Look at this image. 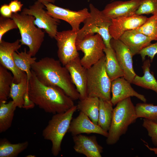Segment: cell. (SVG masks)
Masks as SVG:
<instances>
[{
  "mask_svg": "<svg viewBox=\"0 0 157 157\" xmlns=\"http://www.w3.org/2000/svg\"><path fill=\"white\" fill-rule=\"evenodd\" d=\"M113 108L112 121L108 131L106 143L109 145L116 143L120 137L127 131L129 125L138 118L135 107L131 97L118 102Z\"/></svg>",
  "mask_w": 157,
  "mask_h": 157,
  "instance_id": "obj_3",
  "label": "cell"
},
{
  "mask_svg": "<svg viewBox=\"0 0 157 157\" xmlns=\"http://www.w3.org/2000/svg\"><path fill=\"white\" fill-rule=\"evenodd\" d=\"M28 145L27 141L12 144L6 139L0 141V157H16L26 149Z\"/></svg>",
  "mask_w": 157,
  "mask_h": 157,
  "instance_id": "obj_28",
  "label": "cell"
},
{
  "mask_svg": "<svg viewBox=\"0 0 157 157\" xmlns=\"http://www.w3.org/2000/svg\"><path fill=\"white\" fill-rule=\"evenodd\" d=\"M131 83L124 77L117 78L111 81L110 101L113 106L128 97H135L144 102L147 100L143 95L140 94L132 87Z\"/></svg>",
  "mask_w": 157,
  "mask_h": 157,
  "instance_id": "obj_18",
  "label": "cell"
},
{
  "mask_svg": "<svg viewBox=\"0 0 157 157\" xmlns=\"http://www.w3.org/2000/svg\"><path fill=\"white\" fill-rule=\"evenodd\" d=\"M77 33L72 30L58 31L54 38L57 42L58 56L64 66L79 56L76 45Z\"/></svg>",
  "mask_w": 157,
  "mask_h": 157,
  "instance_id": "obj_10",
  "label": "cell"
},
{
  "mask_svg": "<svg viewBox=\"0 0 157 157\" xmlns=\"http://www.w3.org/2000/svg\"><path fill=\"white\" fill-rule=\"evenodd\" d=\"M44 5L49 14L54 18L67 22L71 26L72 30L76 32L80 30V24L83 22L90 15L87 8L75 11L59 7L52 3Z\"/></svg>",
  "mask_w": 157,
  "mask_h": 157,
  "instance_id": "obj_11",
  "label": "cell"
},
{
  "mask_svg": "<svg viewBox=\"0 0 157 157\" xmlns=\"http://www.w3.org/2000/svg\"><path fill=\"white\" fill-rule=\"evenodd\" d=\"M77 110V105H74L64 112L54 114L43 130L44 139L51 142V153L54 156H57L61 150L63 139L68 132L73 116Z\"/></svg>",
  "mask_w": 157,
  "mask_h": 157,
  "instance_id": "obj_4",
  "label": "cell"
},
{
  "mask_svg": "<svg viewBox=\"0 0 157 157\" xmlns=\"http://www.w3.org/2000/svg\"><path fill=\"white\" fill-rule=\"evenodd\" d=\"M28 81L27 76L23 78L18 83L13 82L11 86L9 97L17 107L24 108V97L28 94Z\"/></svg>",
  "mask_w": 157,
  "mask_h": 157,
  "instance_id": "obj_27",
  "label": "cell"
},
{
  "mask_svg": "<svg viewBox=\"0 0 157 157\" xmlns=\"http://www.w3.org/2000/svg\"><path fill=\"white\" fill-rule=\"evenodd\" d=\"M99 98L87 96L79 100L77 109L87 116L95 124H98L99 112Z\"/></svg>",
  "mask_w": 157,
  "mask_h": 157,
  "instance_id": "obj_21",
  "label": "cell"
},
{
  "mask_svg": "<svg viewBox=\"0 0 157 157\" xmlns=\"http://www.w3.org/2000/svg\"><path fill=\"white\" fill-rule=\"evenodd\" d=\"M142 126L147 130L148 135L151 138L153 144L157 147V124L144 118Z\"/></svg>",
  "mask_w": 157,
  "mask_h": 157,
  "instance_id": "obj_34",
  "label": "cell"
},
{
  "mask_svg": "<svg viewBox=\"0 0 157 157\" xmlns=\"http://www.w3.org/2000/svg\"><path fill=\"white\" fill-rule=\"evenodd\" d=\"M61 63L59 60L45 57L32 65L31 69L43 84L59 87L73 100L79 99V94L68 70Z\"/></svg>",
  "mask_w": 157,
  "mask_h": 157,
  "instance_id": "obj_2",
  "label": "cell"
},
{
  "mask_svg": "<svg viewBox=\"0 0 157 157\" xmlns=\"http://www.w3.org/2000/svg\"><path fill=\"white\" fill-rule=\"evenodd\" d=\"M9 5L13 13H17L21 10L23 4L18 0L12 1L9 4Z\"/></svg>",
  "mask_w": 157,
  "mask_h": 157,
  "instance_id": "obj_37",
  "label": "cell"
},
{
  "mask_svg": "<svg viewBox=\"0 0 157 157\" xmlns=\"http://www.w3.org/2000/svg\"><path fill=\"white\" fill-rule=\"evenodd\" d=\"M105 55V67L107 74L112 81L123 77L124 73L117 60L115 52L111 47L104 50Z\"/></svg>",
  "mask_w": 157,
  "mask_h": 157,
  "instance_id": "obj_23",
  "label": "cell"
},
{
  "mask_svg": "<svg viewBox=\"0 0 157 157\" xmlns=\"http://www.w3.org/2000/svg\"><path fill=\"white\" fill-rule=\"evenodd\" d=\"M31 72L32 75L28 82V93L35 105L45 112L54 114L64 112L74 105V100L63 89L43 84Z\"/></svg>",
  "mask_w": 157,
  "mask_h": 157,
  "instance_id": "obj_1",
  "label": "cell"
},
{
  "mask_svg": "<svg viewBox=\"0 0 157 157\" xmlns=\"http://www.w3.org/2000/svg\"><path fill=\"white\" fill-rule=\"evenodd\" d=\"M119 39L128 48L133 56L138 54L142 49L149 45L152 41L136 29L126 31Z\"/></svg>",
  "mask_w": 157,
  "mask_h": 157,
  "instance_id": "obj_20",
  "label": "cell"
},
{
  "mask_svg": "<svg viewBox=\"0 0 157 157\" xmlns=\"http://www.w3.org/2000/svg\"><path fill=\"white\" fill-rule=\"evenodd\" d=\"M90 15L83 22V27L77 32L76 39H81L89 34L97 33L102 37L106 47H111L112 38L109 32L112 19L106 16L92 3L89 4Z\"/></svg>",
  "mask_w": 157,
  "mask_h": 157,
  "instance_id": "obj_7",
  "label": "cell"
},
{
  "mask_svg": "<svg viewBox=\"0 0 157 157\" xmlns=\"http://www.w3.org/2000/svg\"><path fill=\"white\" fill-rule=\"evenodd\" d=\"M57 0H37L44 5L49 3H54Z\"/></svg>",
  "mask_w": 157,
  "mask_h": 157,
  "instance_id": "obj_38",
  "label": "cell"
},
{
  "mask_svg": "<svg viewBox=\"0 0 157 157\" xmlns=\"http://www.w3.org/2000/svg\"><path fill=\"white\" fill-rule=\"evenodd\" d=\"M76 45L78 51L84 53L81 63L86 69L90 68L105 55L106 48L103 39L99 34L88 35L81 39H76Z\"/></svg>",
  "mask_w": 157,
  "mask_h": 157,
  "instance_id": "obj_8",
  "label": "cell"
},
{
  "mask_svg": "<svg viewBox=\"0 0 157 157\" xmlns=\"http://www.w3.org/2000/svg\"><path fill=\"white\" fill-rule=\"evenodd\" d=\"M73 148L77 153L87 157H101L103 148L95 135L88 136L80 134L73 136Z\"/></svg>",
  "mask_w": 157,
  "mask_h": 157,
  "instance_id": "obj_17",
  "label": "cell"
},
{
  "mask_svg": "<svg viewBox=\"0 0 157 157\" xmlns=\"http://www.w3.org/2000/svg\"><path fill=\"white\" fill-rule=\"evenodd\" d=\"M135 107L138 118H144L157 124V106L144 102L138 103Z\"/></svg>",
  "mask_w": 157,
  "mask_h": 157,
  "instance_id": "obj_30",
  "label": "cell"
},
{
  "mask_svg": "<svg viewBox=\"0 0 157 157\" xmlns=\"http://www.w3.org/2000/svg\"><path fill=\"white\" fill-rule=\"evenodd\" d=\"M110 45L114 50L118 62L123 71L124 77L132 82L136 75L133 66V56L128 48L119 39L112 38Z\"/></svg>",
  "mask_w": 157,
  "mask_h": 157,
  "instance_id": "obj_13",
  "label": "cell"
},
{
  "mask_svg": "<svg viewBox=\"0 0 157 157\" xmlns=\"http://www.w3.org/2000/svg\"><path fill=\"white\" fill-rule=\"evenodd\" d=\"M8 70L0 65V103L6 102L14 82V77Z\"/></svg>",
  "mask_w": 157,
  "mask_h": 157,
  "instance_id": "obj_29",
  "label": "cell"
},
{
  "mask_svg": "<svg viewBox=\"0 0 157 157\" xmlns=\"http://www.w3.org/2000/svg\"><path fill=\"white\" fill-rule=\"evenodd\" d=\"M20 42L19 39L12 43L3 40L0 42V64L11 72L14 77V82L15 83H19L27 76L25 72L16 67L14 61L13 53L21 48Z\"/></svg>",
  "mask_w": 157,
  "mask_h": 157,
  "instance_id": "obj_12",
  "label": "cell"
},
{
  "mask_svg": "<svg viewBox=\"0 0 157 157\" xmlns=\"http://www.w3.org/2000/svg\"><path fill=\"white\" fill-rule=\"evenodd\" d=\"M157 14V0H141L135 14Z\"/></svg>",
  "mask_w": 157,
  "mask_h": 157,
  "instance_id": "obj_32",
  "label": "cell"
},
{
  "mask_svg": "<svg viewBox=\"0 0 157 157\" xmlns=\"http://www.w3.org/2000/svg\"><path fill=\"white\" fill-rule=\"evenodd\" d=\"M157 53V42L153 44H151L148 46L142 49L138 54H140L142 60H145L146 56H147L150 58L152 62L155 56Z\"/></svg>",
  "mask_w": 157,
  "mask_h": 157,
  "instance_id": "obj_35",
  "label": "cell"
},
{
  "mask_svg": "<svg viewBox=\"0 0 157 157\" xmlns=\"http://www.w3.org/2000/svg\"><path fill=\"white\" fill-rule=\"evenodd\" d=\"M32 57L28 53L26 48L24 51L19 52L17 51L14 52L13 54L16 66L19 69L26 73L28 82L32 75L31 66L36 61L37 59L36 58Z\"/></svg>",
  "mask_w": 157,
  "mask_h": 157,
  "instance_id": "obj_26",
  "label": "cell"
},
{
  "mask_svg": "<svg viewBox=\"0 0 157 157\" xmlns=\"http://www.w3.org/2000/svg\"><path fill=\"white\" fill-rule=\"evenodd\" d=\"M17 107L13 100L8 103H0V133L5 132L11 127Z\"/></svg>",
  "mask_w": 157,
  "mask_h": 157,
  "instance_id": "obj_25",
  "label": "cell"
},
{
  "mask_svg": "<svg viewBox=\"0 0 157 157\" xmlns=\"http://www.w3.org/2000/svg\"><path fill=\"white\" fill-rule=\"evenodd\" d=\"M99 99L98 124L103 130L108 132L112 121L113 105L110 100Z\"/></svg>",
  "mask_w": 157,
  "mask_h": 157,
  "instance_id": "obj_24",
  "label": "cell"
},
{
  "mask_svg": "<svg viewBox=\"0 0 157 157\" xmlns=\"http://www.w3.org/2000/svg\"><path fill=\"white\" fill-rule=\"evenodd\" d=\"M151 63L149 59L144 61L142 66L143 75L140 76L136 75L132 83L142 88L152 90L157 93V81L153 73L150 72Z\"/></svg>",
  "mask_w": 157,
  "mask_h": 157,
  "instance_id": "obj_22",
  "label": "cell"
},
{
  "mask_svg": "<svg viewBox=\"0 0 157 157\" xmlns=\"http://www.w3.org/2000/svg\"><path fill=\"white\" fill-rule=\"evenodd\" d=\"M147 17L143 15L135 14L127 17H122L112 19V23L109 28L112 38L119 39L126 31L135 29L142 25Z\"/></svg>",
  "mask_w": 157,
  "mask_h": 157,
  "instance_id": "obj_14",
  "label": "cell"
},
{
  "mask_svg": "<svg viewBox=\"0 0 157 157\" xmlns=\"http://www.w3.org/2000/svg\"><path fill=\"white\" fill-rule=\"evenodd\" d=\"M145 35L152 40L157 41V14L148 18L144 23L135 29Z\"/></svg>",
  "mask_w": 157,
  "mask_h": 157,
  "instance_id": "obj_31",
  "label": "cell"
},
{
  "mask_svg": "<svg viewBox=\"0 0 157 157\" xmlns=\"http://www.w3.org/2000/svg\"><path fill=\"white\" fill-rule=\"evenodd\" d=\"M68 132L72 136L84 133H96L106 138L108 135V132L93 123L87 116L80 111L76 117L72 119Z\"/></svg>",
  "mask_w": 157,
  "mask_h": 157,
  "instance_id": "obj_16",
  "label": "cell"
},
{
  "mask_svg": "<svg viewBox=\"0 0 157 157\" xmlns=\"http://www.w3.org/2000/svg\"><path fill=\"white\" fill-rule=\"evenodd\" d=\"M112 1H114L115 0H111Z\"/></svg>",
  "mask_w": 157,
  "mask_h": 157,
  "instance_id": "obj_40",
  "label": "cell"
},
{
  "mask_svg": "<svg viewBox=\"0 0 157 157\" xmlns=\"http://www.w3.org/2000/svg\"><path fill=\"white\" fill-rule=\"evenodd\" d=\"M17 28L18 26L14 20L1 16L0 17V42L2 40V37L5 33L10 30Z\"/></svg>",
  "mask_w": 157,
  "mask_h": 157,
  "instance_id": "obj_33",
  "label": "cell"
},
{
  "mask_svg": "<svg viewBox=\"0 0 157 157\" xmlns=\"http://www.w3.org/2000/svg\"><path fill=\"white\" fill-rule=\"evenodd\" d=\"M105 55L87 69L88 96L110 100L111 81L105 67Z\"/></svg>",
  "mask_w": 157,
  "mask_h": 157,
  "instance_id": "obj_6",
  "label": "cell"
},
{
  "mask_svg": "<svg viewBox=\"0 0 157 157\" xmlns=\"http://www.w3.org/2000/svg\"><path fill=\"white\" fill-rule=\"evenodd\" d=\"M1 16L6 18H11L13 13L9 5L4 4L1 6L0 8Z\"/></svg>",
  "mask_w": 157,
  "mask_h": 157,
  "instance_id": "obj_36",
  "label": "cell"
},
{
  "mask_svg": "<svg viewBox=\"0 0 157 157\" xmlns=\"http://www.w3.org/2000/svg\"><path fill=\"white\" fill-rule=\"evenodd\" d=\"M11 18L18 26L21 36L20 44L27 46L28 53L32 57L35 56L44 41L45 32L35 25V18L32 15L13 13Z\"/></svg>",
  "mask_w": 157,
  "mask_h": 157,
  "instance_id": "obj_5",
  "label": "cell"
},
{
  "mask_svg": "<svg viewBox=\"0 0 157 157\" xmlns=\"http://www.w3.org/2000/svg\"><path fill=\"white\" fill-rule=\"evenodd\" d=\"M145 145L149 150L151 151H154L155 154H157V147H156L152 148L149 147L147 144H145Z\"/></svg>",
  "mask_w": 157,
  "mask_h": 157,
  "instance_id": "obj_39",
  "label": "cell"
},
{
  "mask_svg": "<svg viewBox=\"0 0 157 157\" xmlns=\"http://www.w3.org/2000/svg\"><path fill=\"white\" fill-rule=\"evenodd\" d=\"M44 8L45 6L37 1L28 8H24L21 13L33 16L35 25L44 30L51 38H54L58 32V26L60 21L50 16Z\"/></svg>",
  "mask_w": 157,
  "mask_h": 157,
  "instance_id": "obj_9",
  "label": "cell"
},
{
  "mask_svg": "<svg viewBox=\"0 0 157 157\" xmlns=\"http://www.w3.org/2000/svg\"><path fill=\"white\" fill-rule=\"evenodd\" d=\"M141 0L116 1L107 4L102 10L107 17L114 19L135 14Z\"/></svg>",
  "mask_w": 157,
  "mask_h": 157,
  "instance_id": "obj_19",
  "label": "cell"
},
{
  "mask_svg": "<svg viewBox=\"0 0 157 157\" xmlns=\"http://www.w3.org/2000/svg\"><path fill=\"white\" fill-rule=\"evenodd\" d=\"M68 70L72 81L80 94L79 100L88 96L87 69L82 65L79 56L65 66Z\"/></svg>",
  "mask_w": 157,
  "mask_h": 157,
  "instance_id": "obj_15",
  "label": "cell"
}]
</instances>
